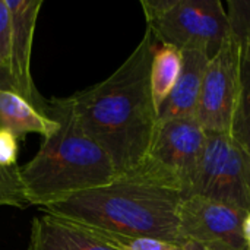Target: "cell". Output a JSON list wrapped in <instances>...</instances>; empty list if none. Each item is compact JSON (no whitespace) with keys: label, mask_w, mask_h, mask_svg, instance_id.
Here are the masks:
<instances>
[{"label":"cell","mask_w":250,"mask_h":250,"mask_svg":"<svg viewBox=\"0 0 250 250\" xmlns=\"http://www.w3.org/2000/svg\"><path fill=\"white\" fill-rule=\"evenodd\" d=\"M205 133V146L190 196H204L250 214L248 154L229 132Z\"/></svg>","instance_id":"6"},{"label":"cell","mask_w":250,"mask_h":250,"mask_svg":"<svg viewBox=\"0 0 250 250\" xmlns=\"http://www.w3.org/2000/svg\"><path fill=\"white\" fill-rule=\"evenodd\" d=\"M248 250H250V246H249V248H248Z\"/></svg>","instance_id":"23"},{"label":"cell","mask_w":250,"mask_h":250,"mask_svg":"<svg viewBox=\"0 0 250 250\" xmlns=\"http://www.w3.org/2000/svg\"><path fill=\"white\" fill-rule=\"evenodd\" d=\"M229 25L243 57H250V0L229 1Z\"/></svg>","instance_id":"15"},{"label":"cell","mask_w":250,"mask_h":250,"mask_svg":"<svg viewBox=\"0 0 250 250\" xmlns=\"http://www.w3.org/2000/svg\"><path fill=\"white\" fill-rule=\"evenodd\" d=\"M182 250H205L202 246H199L198 243H195V242H190V240H188V242H185L183 243V246H182Z\"/></svg>","instance_id":"21"},{"label":"cell","mask_w":250,"mask_h":250,"mask_svg":"<svg viewBox=\"0 0 250 250\" xmlns=\"http://www.w3.org/2000/svg\"><path fill=\"white\" fill-rule=\"evenodd\" d=\"M248 212L204 196L183 198L179 207L180 233L205 250H248L243 223Z\"/></svg>","instance_id":"8"},{"label":"cell","mask_w":250,"mask_h":250,"mask_svg":"<svg viewBox=\"0 0 250 250\" xmlns=\"http://www.w3.org/2000/svg\"><path fill=\"white\" fill-rule=\"evenodd\" d=\"M0 207H29L19 177V167H0Z\"/></svg>","instance_id":"17"},{"label":"cell","mask_w":250,"mask_h":250,"mask_svg":"<svg viewBox=\"0 0 250 250\" xmlns=\"http://www.w3.org/2000/svg\"><path fill=\"white\" fill-rule=\"evenodd\" d=\"M183 69V51L173 45H160L154 51L149 72L151 95L157 111L176 86Z\"/></svg>","instance_id":"13"},{"label":"cell","mask_w":250,"mask_h":250,"mask_svg":"<svg viewBox=\"0 0 250 250\" xmlns=\"http://www.w3.org/2000/svg\"><path fill=\"white\" fill-rule=\"evenodd\" d=\"M12 22L10 42V85L12 91L25 98L44 114L45 101L35 88L31 75V54L37 19L42 0H6Z\"/></svg>","instance_id":"9"},{"label":"cell","mask_w":250,"mask_h":250,"mask_svg":"<svg viewBox=\"0 0 250 250\" xmlns=\"http://www.w3.org/2000/svg\"><path fill=\"white\" fill-rule=\"evenodd\" d=\"M10 42L12 22L6 0H0V73L10 82ZM12 86V85H10Z\"/></svg>","instance_id":"18"},{"label":"cell","mask_w":250,"mask_h":250,"mask_svg":"<svg viewBox=\"0 0 250 250\" xmlns=\"http://www.w3.org/2000/svg\"><path fill=\"white\" fill-rule=\"evenodd\" d=\"M209 57L201 51H183L180 78L158 111V120L196 119L201 86Z\"/></svg>","instance_id":"11"},{"label":"cell","mask_w":250,"mask_h":250,"mask_svg":"<svg viewBox=\"0 0 250 250\" xmlns=\"http://www.w3.org/2000/svg\"><path fill=\"white\" fill-rule=\"evenodd\" d=\"M0 89H10L12 91V86H10V82L0 73Z\"/></svg>","instance_id":"22"},{"label":"cell","mask_w":250,"mask_h":250,"mask_svg":"<svg viewBox=\"0 0 250 250\" xmlns=\"http://www.w3.org/2000/svg\"><path fill=\"white\" fill-rule=\"evenodd\" d=\"M26 250H116L91 229L51 214L35 217Z\"/></svg>","instance_id":"10"},{"label":"cell","mask_w":250,"mask_h":250,"mask_svg":"<svg viewBox=\"0 0 250 250\" xmlns=\"http://www.w3.org/2000/svg\"><path fill=\"white\" fill-rule=\"evenodd\" d=\"M0 129L10 132L16 139L28 133L48 138L57 129V122L38 111L15 91L0 89Z\"/></svg>","instance_id":"12"},{"label":"cell","mask_w":250,"mask_h":250,"mask_svg":"<svg viewBox=\"0 0 250 250\" xmlns=\"http://www.w3.org/2000/svg\"><path fill=\"white\" fill-rule=\"evenodd\" d=\"M101 240L116 250H182L180 245L163 242L151 237H136V236H123L107 231H98L91 229Z\"/></svg>","instance_id":"16"},{"label":"cell","mask_w":250,"mask_h":250,"mask_svg":"<svg viewBox=\"0 0 250 250\" xmlns=\"http://www.w3.org/2000/svg\"><path fill=\"white\" fill-rule=\"evenodd\" d=\"M243 236H245V240L248 243V248L250 246V214H248V217L245 218V223H243Z\"/></svg>","instance_id":"20"},{"label":"cell","mask_w":250,"mask_h":250,"mask_svg":"<svg viewBox=\"0 0 250 250\" xmlns=\"http://www.w3.org/2000/svg\"><path fill=\"white\" fill-rule=\"evenodd\" d=\"M231 135L242 145V148L248 154L250 163V57H243V56H242L240 94L236 107Z\"/></svg>","instance_id":"14"},{"label":"cell","mask_w":250,"mask_h":250,"mask_svg":"<svg viewBox=\"0 0 250 250\" xmlns=\"http://www.w3.org/2000/svg\"><path fill=\"white\" fill-rule=\"evenodd\" d=\"M155 48L152 34L145 29L130 56L107 79L70 95L82 127L110 157L117 177L142 163L158 125L149 85Z\"/></svg>","instance_id":"1"},{"label":"cell","mask_w":250,"mask_h":250,"mask_svg":"<svg viewBox=\"0 0 250 250\" xmlns=\"http://www.w3.org/2000/svg\"><path fill=\"white\" fill-rule=\"evenodd\" d=\"M44 114L57 122V129L44 138L35 157L19 167L29 205L42 208L117 179L110 157L82 127L70 97L45 101Z\"/></svg>","instance_id":"2"},{"label":"cell","mask_w":250,"mask_h":250,"mask_svg":"<svg viewBox=\"0 0 250 250\" xmlns=\"http://www.w3.org/2000/svg\"><path fill=\"white\" fill-rule=\"evenodd\" d=\"M18 139L7 130L0 129V167H16L18 161Z\"/></svg>","instance_id":"19"},{"label":"cell","mask_w":250,"mask_h":250,"mask_svg":"<svg viewBox=\"0 0 250 250\" xmlns=\"http://www.w3.org/2000/svg\"><path fill=\"white\" fill-rule=\"evenodd\" d=\"M242 81V53L229 31L217 53L209 59L196 110V120L205 132L233 130Z\"/></svg>","instance_id":"7"},{"label":"cell","mask_w":250,"mask_h":250,"mask_svg":"<svg viewBox=\"0 0 250 250\" xmlns=\"http://www.w3.org/2000/svg\"><path fill=\"white\" fill-rule=\"evenodd\" d=\"M207 133L196 119H173L157 125L142 163L120 176L190 196Z\"/></svg>","instance_id":"5"},{"label":"cell","mask_w":250,"mask_h":250,"mask_svg":"<svg viewBox=\"0 0 250 250\" xmlns=\"http://www.w3.org/2000/svg\"><path fill=\"white\" fill-rule=\"evenodd\" d=\"M182 201L183 195L176 190L117 177L108 185L48 204L41 211L98 231L151 237L183 246L179 223Z\"/></svg>","instance_id":"3"},{"label":"cell","mask_w":250,"mask_h":250,"mask_svg":"<svg viewBox=\"0 0 250 250\" xmlns=\"http://www.w3.org/2000/svg\"><path fill=\"white\" fill-rule=\"evenodd\" d=\"M146 29L160 45L201 51L209 59L230 31L220 0H142Z\"/></svg>","instance_id":"4"}]
</instances>
